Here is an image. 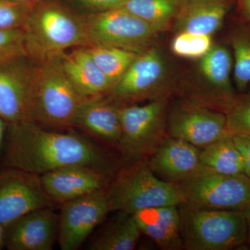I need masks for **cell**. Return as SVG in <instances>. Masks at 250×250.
Here are the masks:
<instances>
[{"label":"cell","mask_w":250,"mask_h":250,"mask_svg":"<svg viewBox=\"0 0 250 250\" xmlns=\"http://www.w3.org/2000/svg\"><path fill=\"white\" fill-rule=\"evenodd\" d=\"M4 165L41 176L72 166H87L109 177L115 165L102 148L82 135L50 131L35 122L7 125Z\"/></svg>","instance_id":"obj_1"},{"label":"cell","mask_w":250,"mask_h":250,"mask_svg":"<svg viewBox=\"0 0 250 250\" xmlns=\"http://www.w3.org/2000/svg\"><path fill=\"white\" fill-rule=\"evenodd\" d=\"M27 57L41 62L86 47L84 17L59 0H39L22 28Z\"/></svg>","instance_id":"obj_2"},{"label":"cell","mask_w":250,"mask_h":250,"mask_svg":"<svg viewBox=\"0 0 250 250\" xmlns=\"http://www.w3.org/2000/svg\"><path fill=\"white\" fill-rule=\"evenodd\" d=\"M112 211L134 214L139 210L163 206L183 205L177 184L156 177L147 159L128 164L117 172L107 188Z\"/></svg>","instance_id":"obj_3"},{"label":"cell","mask_w":250,"mask_h":250,"mask_svg":"<svg viewBox=\"0 0 250 250\" xmlns=\"http://www.w3.org/2000/svg\"><path fill=\"white\" fill-rule=\"evenodd\" d=\"M183 250H230L248 241L241 210L200 209L179 206Z\"/></svg>","instance_id":"obj_4"},{"label":"cell","mask_w":250,"mask_h":250,"mask_svg":"<svg viewBox=\"0 0 250 250\" xmlns=\"http://www.w3.org/2000/svg\"><path fill=\"white\" fill-rule=\"evenodd\" d=\"M61 57L36 62L34 122L43 127L65 129L73 126L75 114L84 98L67 77Z\"/></svg>","instance_id":"obj_5"},{"label":"cell","mask_w":250,"mask_h":250,"mask_svg":"<svg viewBox=\"0 0 250 250\" xmlns=\"http://www.w3.org/2000/svg\"><path fill=\"white\" fill-rule=\"evenodd\" d=\"M167 100L120 107L121 135L118 147L128 164L148 159L167 136Z\"/></svg>","instance_id":"obj_6"},{"label":"cell","mask_w":250,"mask_h":250,"mask_svg":"<svg viewBox=\"0 0 250 250\" xmlns=\"http://www.w3.org/2000/svg\"><path fill=\"white\" fill-rule=\"evenodd\" d=\"M177 184L183 205L200 209L241 210L250 203V178L224 174L201 166Z\"/></svg>","instance_id":"obj_7"},{"label":"cell","mask_w":250,"mask_h":250,"mask_svg":"<svg viewBox=\"0 0 250 250\" xmlns=\"http://www.w3.org/2000/svg\"><path fill=\"white\" fill-rule=\"evenodd\" d=\"M83 17L86 47H113L139 54L152 47L159 34L147 22L123 7Z\"/></svg>","instance_id":"obj_8"},{"label":"cell","mask_w":250,"mask_h":250,"mask_svg":"<svg viewBox=\"0 0 250 250\" xmlns=\"http://www.w3.org/2000/svg\"><path fill=\"white\" fill-rule=\"evenodd\" d=\"M167 72V63L161 51L149 47L138 54L107 95L120 106L134 104L143 100L166 99Z\"/></svg>","instance_id":"obj_9"},{"label":"cell","mask_w":250,"mask_h":250,"mask_svg":"<svg viewBox=\"0 0 250 250\" xmlns=\"http://www.w3.org/2000/svg\"><path fill=\"white\" fill-rule=\"evenodd\" d=\"M36 62L21 57L0 65V116L7 125L34 122Z\"/></svg>","instance_id":"obj_10"},{"label":"cell","mask_w":250,"mask_h":250,"mask_svg":"<svg viewBox=\"0 0 250 250\" xmlns=\"http://www.w3.org/2000/svg\"><path fill=\"white\" fill-rule=\"evenodd\" d=\"M111 211L107 188L62 204L59 214L61 250L79 249Z\"/></svg>","instance_id":"obj_11"},{"label":"cell","mask_w":250,"mask_h":250,"mask_svg":"<svg viewBox=\"0 0 250 250\" xmlns=\"http://www.w3.org/2000/svg\"><path fill=\"white\" fill-rule=\"evenodd\" d=\"M166 132L200 149L229 134L225 113L188 101L171 109Z\"/></svg>","instance_id":"obj_12"},{"label":"cell","mask_w":250,"mask_h":250,"mask_svg":"<svg viewBox=\"0 0 250 250\" xmlns=\"http://www.w3.org/2000/svg\"><path fill=\"white\" fill-rule=\"evenodd\" d=\"M52 205L40 176L11 167L0 172V223L7 226L31 210Z\"/></svg>","instance_id":"obj_13"},{"label":"cell","mask_w":250,"mask_h":250,"mask_svg":"<svg viewBox=\"0 0 250 250\" xmlns=\"http://www.w3.org/2000/svg\"><path fill=\"white\" fill-rule=\"evenodd\" d=\"M46 195L53 203L62 204L107 188L110 177L95 167L72 166L40 176Z\"/></svg>","instance_id":"obj_14"},{"label":"cell","mask_w":250,"mask_h":250,"mask_svg":"<svg viewBox=\"0 0 250 250\" xmlns=\"http://www.w3.org/2000/svg\"><path fill=\"white\" fill-rule=\"evenodd\" d=\"M59 215L52 207L31 210L6 226L9 250H51L58 241Z\"/></svg>","instance_id":"obj_15"},{"label":"cell","mask_w":250,"mask_h":250,"mask_svg":"<svg viewBox=\"0 0 250 250\" xmlns=\"http://www.w3.org/2000/svg\"><path fill=\"white\" fill-rule=\"evenodd\" d=\"M147 161L156 177L172 184L182 182L202 166L200 148L167 135Z\"/></svg>","instance_id":"obj_16"},{"label":"cell","mask_w":250,"mask_h":250,"mask_svg":"<svg viewBox=\"0 0 250 250\" xmlns=\"http://www.w3.org/2000/svg\"><path fill=\"white\" fill-rule=\"evenodd\" d=\"M120 107L107 94L85 98L77 109L73 126L118 147L121 135Z\"/></svg>","instance_id":"obj_17"},{"label":"cell","mask_w":250,"mask_h":250,"mask_svg":"<svg viewBox=\"0 0 250 250\" xmlns=\"http://www.w3.org/2000/svg\"><path fill=\"white\" fill-rule=\"evenodd\" d=\"M232 56L222 45H215L200 59V70L208 86L207 107L226 114L236 97L231 83Z\"/></svg>","instance_id":"obj_18"},{"label":"cell","mask_w":250,"mask_h":250,"mask_svg":"<svg viewBox=\"0 0 250 250\" xmlns=\"http://www.w3.org/2000/svg\"><path fill=\"white\" fill-rule=\"evenodd\" d=\"M142 234L161 250H183L179 206H163L134 213Z\"/></svg>","instance_id":"obj_19"},{"label":"cell","mask_w":250,"mask_h":250,"mask_svg":"<svg viewBox=\"0 0 250 250\" xmlns=\"http://www.w3.org/2000/svg\"><path fill=\"white\" fill-rule=\"evenodd\" d=\"M233 0H182L174 20L178 32L211 35L221 27Z\"/></svg>","instance_id":"obj_20"},{"label":"cell","mask_w":250,"mask_h":250,"mask_svg":"<svg viewBox=\"0 0 250 250\" xmlns=\"http://www.w3.org/2000/svg\"><path fill=\"white\" fill-rule=\"evenodd\" d=\"M64 71L83 98L107 94L112 85L100 70L86 47H75L61 57Z\"/></svg>","instance_id":"obj_21"},{"label":"cell","mask_w":250,"mask_h":250,"mask_svg":"<svg viewBox=\"0 0 250 250\" xmlns=\"http://www.w3.org/2000/svg\"><path fill=\"white\" fill-rule=\"evenodd\" d=\"M118 215L90 242V250H133L142 233L134 214L117 211Z\"/></svg>","instance_id":"obj_22"},{"label":"cell","mask_w":250,"mask_h":250,"mask_svg":"<svg viewBox=\"0 0 250 250\" xmlns=\"http://www.w3.org/2000/svg\"><path fill=\"white\" fill-rule=\"evenodd\" d=\"M200 159L202 166L218 173L244 174L241 153L230 134L200 148Z\"/></svg>","instance_id":"obj_23"},{"label":"cell","mask_w":250,"mask_h":250,"mask_svg":"<svg viewBox=\"0 0 250 250\" xmlns=\"http://www.w3.org/2000/svg\"><path fill=\"white\" fill-rule=\"evenodd\" d=\"M182 2V0H126L123 8L160 33L174 22Z\"/></svg>","instance_id":"obj_24"},{"label":"cell","mask_w":250,"mask_h":250,"mask_svg":"<svg viewBox=\"0 0 250 250\" xmlns=\"http://www.w3.org/2000/svg\"><path fill=\"white\" fill-rule=\"evenodd\" d=\"M86 48L100 70L109 81L112 88L121 80L138 55L131 51L113 47L89 46Z\"/></svg>","instance_id":"obj_25"},{"label":"cell","mask_w":250,"mask_h":250,"mask_svg":"<svg viewBox=\"0 0 250 250\" xmlns=\"http://www.w3.org/2000/svg\"><path fill=\"white\" fill-rule=\"evenodd\" d=\"M213 45L211 35L182 31L174 38L171 49L175 55L182 58L201 59Z\"/></svg>","instance_id":"obj_26"},{"label":"cell","mask_w":250,"mask_h":250,"mask_svg":"<svg viewBox=\"0 0 250 250\" xmlns=\"http://www.w3.org/2000/svg\"><path fill=\"white\" fill-rule=\"evenodd\" d=\"M231 42L234 82L238 89L243 91L250 83V34L237 33Z\"/></svg>","instance_id":"obj_27"},{"label":"cell","mask_w":250,"mask_h":250,"mask_svg":"<svg viewBox=\"0 0 250 250\" xmlns=\"http://www.w3.org/2000/svg\"><path fill=\"white\" fill-rule=\"evenodd\" d=\"M35 3L0 0V30L22 29Z\"/></svg>","instance_id":"obj_28"},{"label":"cell","mask_w":250,"mask_h":250,"mask_svg":"<svg viewBox=\"0 0 250 250\" xmlns=\"http://www.w3.org/2000/svg\"><path fill=\"white\" fill-rule=\"evenodd\" d=\"M226 116L230 134L250 135V93L236 97Z\"/></svg>","instance_id":"obj_29"},{"label":"cell","mask_w":250,"mask_h":250,"mask_svg":"<svg viewBox=\"0 0 250 250\" xmlns=\"http://www.w3.org/2000/svg\"><path fill=\"white\" fill-rule=\"evenodd\" d=\"M27 57L22 29L0 30V65Z\"/></svg>","instance_id":"obj_30"},{"label":"cell","mask_w":250,"mask_h":250,"mask_svg":"<svg viewBox=\"0 0 250 250\" xmlns=\"http://www.w3.org/2000/svg\"><path fill=\"white\" fill-rule=\"evenodd\" d=\"M90 14L123 7L126 0H72Z\"/></svg>","instance_id":"obj_31"},{"label":"cell","mask_w":250,"mask_h":250,"mask_svg":"<svg viewBox=\"0 0 250 250\" xmlns=\"http://www.w3.org/2000/svg\"><path fill=\"white\" fill-rule=\"evenodd\" d=\"M238 150L241 153L244 174L250 178V135H231Z\"/></svg>","instance_id":"obj_32"},{"label":"cell","mask_w":250,"mask_h":250,"mask_svg":"<svg viewBox=\"0 0 250 250\" xmlns=\"http://www.w3.org/2000/svg\"><path fill=\"white\" fill-rule=\"evenodd\" d=\"M6 131H7V124L0 116V152L4 147L5 141H6Z\"/></svg>","instance_id":"obj_33"},{"label":"cell","mask_w":250,"mask_h":250,"mask_svg":"<svg viewBox=\"0 0 250 250\" xmlns=\"http://www.w3.org/2000/svg\"><path fill=\"white\" fill-rule=\"evenodd\" d=\"M243 216L246 219L247 229H248V241L250 244V203L241 210Z\"/></svg>","instance_id":"obj_34"},{"label":"cell","mask_w":250,"mask_h":250,"mask_svg":"<svg viewBox=\"0 0 250 250\" xmlns=\"http://www.w3.org/2000/svg\"><path fill=\"white\" fill-rule=\"evenodd\" d=\"M241 11L243 17L250 22V0H242Z\"/></svg>","instance_id":"obj_35"},{"label":"cell","mask_w":250,"mask_h":250,"mask_svg":"<svg viewBox=\"0 0 250 250\" xmlns=\"http://www.w3.org/2000/svg\"><path fill=\"white\" fill-rule=\"evenodd\" d=\"M6 226L0 223V250L5 248L6 243Z\"/></svg>","instance_id":"obj_36"},{"label":"cell","mask_w":250,"mask_h":250,"mask_svg":"<svg viewBox=\"0 0 250 250\" xmlns=\"http://www.w3.org/2000/svg\"><path fill=\"white\" fill-rule=\"evenodd\" d=\"M20 1H29V2H36V1H39V0H20Z\"/></svg>","instance_id":"obj_37"}]
</instances>
